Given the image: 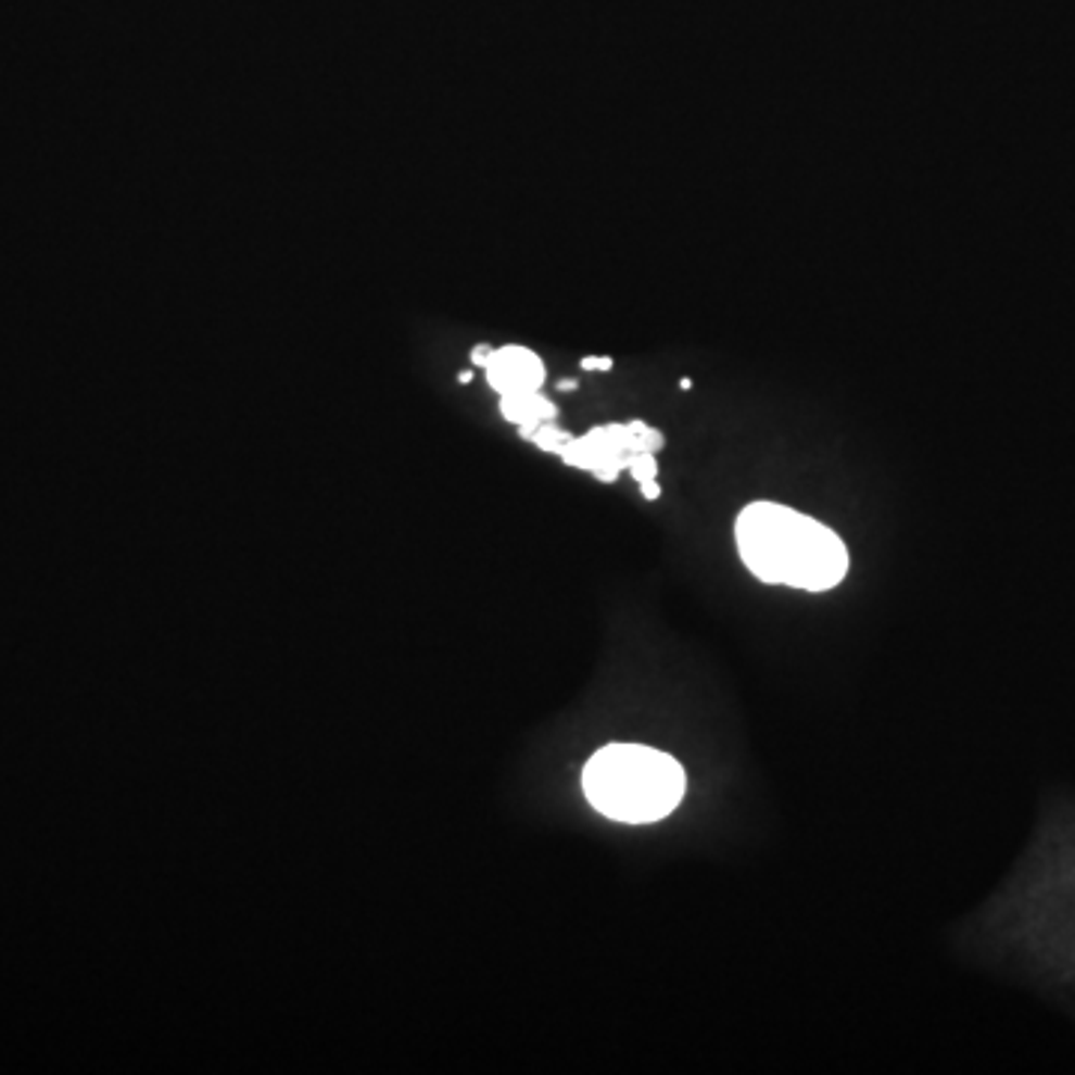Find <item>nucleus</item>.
<instances>
[{
  "label": "nucleus",
  "instance_id": "nucleus-7",
  "mask_svg": "<svg viewBox=\"0 0 1075 1075\" xmlns=\"http://www.w3.org/2000/svg\"><path fill=\"white\" fill-rule=\"evenodd\" d=\"M580 365H583V370H612V358L609 356H585Z\"/></svg>",
  "mask_w": 1075,
  "mask_h": 1075
},
{
  "label": "nucleus",
  "instance_id": "nucleus-6",
  "mask_svg": "<svg viewBox=\"0 0 1075 1075\" xmlns=\"http://www.w3.org/2000/svg\"><path fill=\"white\" fill-rule=\"evenodd\" d=\"M628 469H631V476L643 484V481H652V478H657V460H655V454L652 452H640V454H631L628 457Z\"/></svg>",
  "mask_w": 1075,
  "mask_h": 1075
},
{
  "label": "nucleus",
  "instance_id": "nucleus-5",
  "mask_svg": "<svg viewBox=\"0 0 1075 1075\" xmlns=\"http://www.w3.org/2000/svg\"><path fill=\"white\" fill-rule=\"evenodd\" d=\"M571 440H573L571 433H565L561 428H556V421H544V425L535 430V437H532V442H535L538 448L549 454H561V448H565Z\"/></svg>",
  "mask_w": 1075,
  "mask_h": 1075
},
{
  "label": "nucleus",
  "instance_id": "nucleus-8",
  "mask_svg": "<svg viewBox=\"0 0 1075 1075\" xmlns=\"http://www.w3.org/2000/svg\"><path fill=\"white\" fill-rule=\"evenodd\" d=\"M490 353H493V346L478 344V346H472V353H469V358H472V365H478V368H484V365H488Z\"/></svg>",
  "mask_w": 1075,
  "mask_h": 1075
},
{
  "label": "nucleus",
  "instance_id": "nucleus-4",
  "mask_svg": "<svg viewBox=\"0 0 1075 1075\" xmlns=\"http://www.w3.org/2000/svg\"><path fill=\"white\" fill-rule=\"evenodd\" d=\"M502 416L508 418L517 425L520 437L523 440H532L535 430L544 425V421H556L559 409L556 404L544 397L541 392H508L502 394Z\"/></svg>",
  "mask_w": 1075,
  "mask_h": 1075
},
{
  "label": "nucleus",
  "instance_id": "nucleus-10",
  "mask_svg": "<svg viewBox=\"0 0 1075 1075\" xmlns=\"http://www.w3.org/2000/svg\"><path fill=\"white\" fill-rule=\"evenodd\" d=\"M577 389V380H559V392H573Z\"/></svg>",
  "mask_w": 1075,
  "mask_h": 1075
},
{
  "label": "nucleus",
  "instance_id": "nucleus-11",
  "mask_svg": "<svg viewBox=\"0 0 1075 1075\" xmlns=\"http://www.w3.org/2000/svg\"><path fill=\"white\" fill-rule=\"evenodd\" d=\"M472 377H476L472 370H460V374H457V380L460 382H472Z\"/></svg>",
  "mask_w": 1075,
  "mask_h": 1075
},
{
  "label": "nucleus",
  "instance_id": "nucleus-9",
  "mask_svg": "<svg viewBox=\"0 0 1075 1075\" xmlns=\"http://www.w3.org/2000/svg\"><path fill=\"white\" fill-rule=\"evenodd\" d=\"M640 493H643L648 502L660 499V484H657V478H652V481H643V484H640Z\"/></svg>",
  "mask_w": 1075,
  "mask_h": 1075
},
{
  "label": "nucleus",
  "instance_id": "nucleus-2",
  "mask_svg": "<svg viewBox=\"0 0 1075 1075\" xmlns=\"http://www.w3.org/2000/svg\"><path fill=\"white\" fill-rule=\"evenodd\" d=\"M684 768L669 752L643 744H609L583 771V792L600 815L624 824L667 819L684 798Z\"/></svg>",
  "mask_w": 1075,
  "mask_h": 1075
},
{
  "label": "nucleus",
  "instance_id": "nucleus-1",
  "mask_svg": "<svg viewBox=\"0 0 1075 1075\" xmlns=\"http://www.w3.org/2000/svg\"><path fill=\"white\" fill-rule=\"evenodd\" d=\"M735 541L741 561L762 583L827 592L848 573L843 538L807 514L776 502L747 505L738 514Z\"/></svg>",
  "mask_w": 1075,
  "mask_h": 1075
},
{
  "label": "nucleus",
  "instance_id": "nucleus-3",
  "mask_svg": "<svg viewBox=\"0 0 1075 1075\" xmlns=\"http://www.w3.org/2000/svg\"><path fill=\"white\" fill-rule=\"evenodd\" d=\"M488 382L493 392H538L547 380L544 362L529 350V346L508 344L493 350L488 358Z\"/></svg>",
  "mask_w": 1075,
  "mask_h": 1075
}]
</instances>
